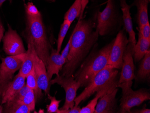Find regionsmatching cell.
<instances>
[{
    "label": "cell",
    "mask_w": 150,
    "mask_h": 113,
    "mask_svg": "<svg viewBox=\"0 0 150 113\" xmlns=\"http://www.w3.org/2000/svg\"><path fill=\"white\" fill-rule=\"evenodd\" d=\"M26 39L32 42L37 55L47 65L52 46L47 38L42 16L38 18L27 17Z\"/></svg>",
    "instance_id": "3957f363"
},
{
    "label": "cell",
    "mask_w": 150,
    "mask_h": 113,
    "mask_svg": "<svg viewBox=\"0 0 150 113\" xmlns=\"http://www.w3.org/2000/svg\"><path fill=\"white\" fill-rule=\"evenodd\" d=\"M98 36L96 15L93 18H79L72 32L69 52L61 75L65 77L73 76L92 49L96 45Z\"/></svg>",
    "instance_id": "6da1fadb"
},
{
    "label": "cell",
    "mask_w": 150,
    "mask_h": 113,
    "mask_svg": "<svg viewBox=\"0 0 150 113\" xmlns=\"http://www.w3.org/2000/svg\"><path fill=\"white\" fill-rule=\"evenodd\" d=\"M96 29L99 35L106 36L113 31L117 23L118 15L114 0H108L105 9L97 12Z\"/></svg>",
    "instance_id": "8992f818"
},
{
    "label": "cell",
    "mask_w": 150,
    "mask_h": 113,
    "mask_svg": "<svg viewBox=\"0 0 150 113\" xmlns=\"http://www.w3.org/2000/svg\"><path fill=\"white\" fill-rule=\"evenodd\" d=\"M150 0H134L132 6L137 8V22L139 28L149 22L148 6Z\"/></svg>",
    "instance_id": "ffe728a7"
},
{
    "label": "cell",
    "mask_w": 150,
    "mask_h": 113,
    "mask_svg": "<svg viewBox=\"0 0 150 113\" xmlns=\"http://www.w3.org/2000/svg\"><path fill=\"white\" fill-rule=\"evenodd\" d=\"M121 11L123 13L122 18L124 24V29L129 34V43L134 45L136 43V33L133 28V22L130 14V6L127 4L126 0H120Z\"/></svg>",
    "instance_id": "9a60e30c"
},
{
    "label": "cell",
    "mask_w": 150,
    "mask_h": 113,
    "mask_svg": "<svg viewBox=\"0 0 150 113\" xmlns=\"http://www.w3.org/2000/svg\"><path fill=\"white\" fill-rule=\"evenodd\" d=\"M134 45L129 43L123 57V65L121 68L120 77L118 80V84L135 79V67L134 65Z\"/></svg>",
    "instance_id": "8fae6325"
},
{
    "label": "cell",
    "mask_w": 150,
    "mask_h": 113,
    "mask_svg": "<svg viewBox=\"0 0 150 113\" xmlns=\"http://www.w3.org/2000/svg\"><path fill=\"white\" fill-rule=\"evenodd\" d=\"M5 113H30V109L22 101L19 99H12L11 101L6 103Z\"/></svg>",
    "instance_id": "603a6c76"
},
{
    "label": "cell",
    "mask_w": 150,
    "mask_h": 113,
    "mask_svg": "<svg viewBox=\"0 0 150 113\" xmlns=\"http://www.w3.org/2000/svg\"><path fill=\"white\" fill-rule=\"evenodd\" d=\"M51 85L58 84L64 89L66 93L65 102L61 109L67 110L73 107L75 105V99L76 97L77 91L80 87V85L75 80L73 76L65 77L61 75L50 80Z\"/></svg>",
    "instance_id": "9c48e42d"
},
{
    "label": "cell",
    "mask_w": 150,
    "mask_h": 113,
    "mask_svg": "<svg viewBox=\"0 0 150 113\" xmlns=\"http://www.w3.org/2000/svg\"><path fill=\"white\" fill-rule=\"evenodd\" d=\"M133 81L126 82L118 85V87L122 89V97L120 99L119 113H131L135 106H139L142 103L150 99L149 90L141 88L134 91L131 88Z\"/></svg>",
    "instance_id": "5b68a950"
},
{
    "label": "cell",
    "mask_w": 150,
    "mask_h": 113,
    "mask_svg": "<svg viewBox=\"0 0 150 113\" xmlns=\"http://www.w3.org/2000/svg\"><path fill=\"white\" fill-rule=\"evenodd\" d=\"M129 43V40L124 30H120L114 39L107 65L114 69H121L123 62L124 54Z\"/></svg>",
    "instance_id": "ba28073f"
},
{
    "label": "cell",
    "mask_w": 150,
    "mask_h": 113,
    "mask_svg": "<svg viewBox=\"0 0 150 113\" xmlns=\"http://www.w3.org/2000/svg\"><path fill=\"white\" fill-rule=\"evenodd\" d=\"M29 1H30V0H29Z\"/></svg>",
    "instance_id": "74e56055"
},
{
    "label": "cell",
    "mask_w": 150,
    "mask_h": 113,
    "mask_svg": "<svg viewBox=\"0 0 150 113\" xmlns=\"http://www.w3.org/2000/svg\"><path fill=\"white\" fill-rule=\"evenodd\" d=\"M3 50L9 56L18 55L25 53L26 50L22 40L16 30L8 26V30L3 36Z\"/></svg>",
    "instance_id": "30bf717a"
},
{
    "label": "cell",
    "mask_w": 150,
    "mask_h": 113,
    "mask_svg": "<svg viewBox=\"0 0 150 113\" xmlns=\"http://www.w3.org/2000/svg\"><path fill=\"white\" fill-rule=\"evenodd\" d=\"M47 95L50 103L49 104L46 105L47 113H60V109H59V108L61 100H57L54 96L52 97L50 94H47Z\"/></svg>",
    "instance_id": "4316f807"
},
{
    "label": "cell",
    "mask_w": 150,
    "mask_h": 113,
    "mask_svg": "<svg viewBox=\"0 0 150 113\" xmlns=\"http://www.w3.org/2000/svg\"><path fill=\"white\" fill-rule=\"evenodd\" d=\"M72 37V34L71 35L69 39V41L67 42L66 45L64 50H62V52H61V54L62 57L65 60L66 62L67 60V56H68L69 52L70 49Z\"/></svg>",
    "instance_id": "4dcf8cb0"
},
{
    "label": "cell",
    "mask_w": 150,
    "mask_h": 113,
    "mask_svg": "<svg viewBox=\"0 0 150 113\" xmlns=\"http://www.w3.org/2000/svg\"><path fill=\"white\" fill-rule=\"evenodd\" d=\"M27 17L31 18H38L41 16V14L36 6L32 2H28L25 5Z\"/></svg>",
    "instance_id": "83f0119b"
},
{
    "label": "cell",
    "mask_w": 150,
    "mask_h": 113,
    "mask_svg": "<svg viewBox=\"0 0 150 113\" xmlns=\"http://www.w3.org/2000/svg\"><path fill=\"white\" fill-rule=\"evenodd\" d=\"M136 81L139 82H150V50H149L141 61L137 75L135 77Z\"/></svg>",
    "instance_id": "44dd1931"
},
{
    "label": "cell",
    "mask_w": 150,
    "mask_h": 113,
    "mask_svg": "<svg viewBox=\"0 0 150 113\" xmlns=\"http://www.w3.org/2000/svg\"><path fill=\"white\" fill-rule=\"evenodd\" d=\"M81 108L80 106L74 105L73 107L67 110H61L60 109V113H80Z\"/></svg>",
    "instance_id": "1f68e13d"
},
{
    "label": "cell",
    "mask_w": 150,
    "mask_h": 113,
    "mask_svg": "<svg viewBox=\"0 0 150 113\" xmlns=\"http://www.w3.org/2000/svg\"><path fill=\"white\" fill-rule=\"evenodd\" d=\"M88 1V0H75L72 6L65 14L64 19L69 21L72 23L75 18L79 17L82 18Z\"/></svg>",
    "instance_id": "d6986e66"
},
{
    "label": "cell",
    "mask_w": 150,
    "mask_h": 113,
    "mask_svg": "<svg viewBox=\"0 0 150 113\" xmlns=\"http://www.w3.org/2000/svg\"><path fill=\"white\" fill-rule=\"evenodd\" d=\"M114 39L101 49H93L73 75L80 87H86L95 75L106 67Z\"/></svg>",
    "instance_id": "7a4b0ae2"
},
{
    "label": "cell",
    "mask_w": 150,
    "mask_h": 113,
    "mask_svg": "<svg viewBox=\"0 0 150 113\" xmlns=\"http://www.w3.org/2000/svg\"><path fill=\"white\" fill-rule=\"evenodd\" d=\"M26 85L30 89H32L34 92L36 99L40 98L42 96L43 94L42 90L39 87L35 75V69L34 67L31 70L29 74L26 77Z\"/></svg>",
    "instance_id": "cb8c5ba5"
},
{
    "label": "cell",
    "mask_w": 150,
    "mask_h": 113,
    "mask_svg": "<svg viewBox=\"0 0 150 113\" xmlns=\"http://www.w3.org/2000/svg\"><path fill=\"white\" fill-rule=\"evenodd\" d=\"M3 107L2 105H0V113H2L3 112Z\"/></svg>",
    "instance_id": "d590c367"
},
{
    "label": "cell",
    "mask_w": 150,
    "mask_h": 113,
    "mask_svg": "<svg viewBox=\"0 0 150 113\" xmlns=\"http://www.w3.org/2000/svg\"><path fill=\"white\" fill-rule=\"evenodd\" d=\"M138 42L135 45L134 48V54L135 61L138 62L141 60L146 52L150 50V41L144 38L139 31Z\"/></svg>",
    "instance_id": "7402d4cb"
},
{
    "label": "cell",
    "mask_w": 150,
    "mask_h": 113,
    "mask_svg": "<svg viewBox=\"0 0 150 113\" xmlns=\"http://www.w3.org/2000/svg\"><path fill=\"white\" fill-rule=\"evenodd\" d=\"M118 80L109 84L108 86H106V87H104L103 89L98 91L95 97L91 100L86 106L81 108L80 113H94L95 107L97 104L98 99L103 95L107 94V93L112 91L118 87Z\"/></svg>",
    "instance_id": "ac0fdd59"
},
{
    "label": "cell",
    "mask_w": 150,
    "mask_h": 113,
    "mask_svg": "<svg viewBox=\"0 0 150 113\" xmlns=\"http://www.w3.org/2000/svg\"><path fill=\"white\" fill-rule=\"evenodd\" d=\"M92 1H94V0H91Z\"/></svg>",
    "instance_id": "8d00e7d4"
},
{
    "label": "cell",
    "mask_w": 150,
    "mask_h": 113,
    "mask_svg": "<svg viewBox=\"0 0 150 113\" xmlns=\"http://www.w3.org/2000/svg\"><path fill=\"white\" fill-rule=\"evenodd\" d=\"M66 62L65 60L57 50L52 48L46 66L47 75L50 80H51L54 75H59V72L62 70Z\"/></svg>",
    "instance_id": "5bb4252c"
},
{
    "label": "cell",
    "mask_w": 150,
    "mask_h": 113,
    "mask_svg": "<svg viewBox=\"0 0 150 113\" xmlns=\"http://www.w3.org/2000/svg\"><path fill=\"white\" fill-rule=\"evenodd\" d=\"M71 23H72L69 21L64 19V22L63 23L62 25H61L59 33L58 36L57 43V50L59 53L60 52L64 39L66 36L67 33L69 31V28L70 27Z\"/></svg>",
    "instance_id": "d4e9b609"
},
{
    "label": "cell",
    "mask_w": 150,
    "mask_h": 113,
    "mask_svg": "<svg viewBox=\"0 0 150 113\" xmlns=\"http://www.w3.org/2000/svg\"><path fill=\"white\" fill-rule=\"evenodd\" d=\"M7 1V0H0V7H1V6H2L3 3H4L5 1ZM8 1H10V3L11 2L12 0H8Z\"/></svg>",
    "instance_id": "e575fe53"
},
{
    "label": "cell",
    "mask_w": 150,
    "mask_h": 113,
    "mask_svg": "<svg viewBox=\"0 0 150 113\" xmlns=\"http://www.w3.org/2000/svg\"><path fill=\"white\" fill-rule=\"evenodd\" d=\"M138 31H139L144 38L150 41V26L149 22L139 28Z\"/></svg>",
    "instance_id": "f1b7e54d"
},
{
    "label": "cell",
    "mask_w": 150,
    "mask_h": 113,
    "mask_svg": "<svg viewBox=\"0 0 150 113\" xmlns=\"http://www.w3.org/2000/svg\"><path fill=\"white\" fill-rule=\"evenodd\" d=\"M25 79L26 77L18 72L13 81L8 85L3 92L2 104L11 101L20 89L25 85Z\"/></svg>",
    "instance_id": "2e32d148"
},
{
    "label": "cell",
    "mask_w": 150,
    "mask_h": 113,
    "mask_svg": "<svg viewBox=\"0 0 150 113\" xmlns=\"http://www.w3.org/2000/svg\"><path fill=\"white\" fill-rule=\"evenodd\" d=\"M29 90H30V88L25 84V85L23 86L21 89H20V91L18 92L13 97V99H19L20 101H22L23 97H25L27 93L28 92Z\"/></svg>",
    "instance_id": "f546056e"
},
{
    "label": "cell",
    "mask_w": 150,
    "mask_h": 113,
    "mask_svg": "<svg viewBox=\"0 0 150 113\" xmlns=\"http://www.w3.org/2000/svg\"><path fill=\"white\" fill-rule=\"evenodd\" d=\"M4 28L1 23V21H0V43L1 42V40L3 38L4 36Z\"/></svg>",
    "instance_id": "836d02e7"
},
{
    "label": "cell",
    "mask_w": 150,
    "mask_h": 113,
    "mask_svg": "<svg viewBox=\"0 0 150 113\" xmlns=\"http://www.w3.org/2000/svg\"><path fill=\"white\" fill-rule=\"evenodd\" d=\"M22 101L30 109L31 112L35 110L36 98L34 92L33 90L30 89Z\"/></svg>",
    "instance_id": "484cf974"
},
{
    "label": "cell",
    "mask_w": 150,
    "mask_h": 113,
    "mask_svg": "<svg viewBox=\"0 0 150 113\" xmlns=\"http://www.w3.org/2000/svg\"><path fill=\"white\" fill-rule=\"evenodd\" d=\"M119 72L107 65L105 68L95 75L92 81L84 91L75 99V105L78 106L81 102L86 101L94 93L103 89L106 86L118 80L117 76Z\"/></svg>",
    "instance_id": "277c9868"
},
{
    "label": "cell",
    "mask_w": 150,
    "mask_h": 113,
    "mask_svg": "<svg viewBox=\"0 0 150 113\" xmlns=\"http://www.w3.org/2000/svg\"><path fill=\"white\" fill-rule=\"evenodd\" d=\"M25 53L1 59L0 65V92L2 90L4 92L5 87H8L7 83L11 80L14 74L20 70L24 60Z\"/></svg>",
    "instance_id": "52a82bcc"
},
{
    "label": "cell",
    "mask_w": 150,
    "mask_h": 113,
    "mask_svg": "<svg viewBox=\"0 0 150 113\" xmlns=\"http://www.w3.org/2000/svg\"><path fill=\"white\" fill-rule=\"evenodd\" d=\"M28 42V50L25 53V57L19 72L26 77L31 70L34 67L35 57L37 55L33 45L32 42L27 40Z\"/></svg>",
    "instance_id": "e0dca14e"
},
{
    "label": "cell",
    "mask_w": 150,
    "mask_h": 113,
    "mask_svg": "<svg viewBox=\"0 0 150 113\" xmlns=\"http://www.w3.org/2000/svg\"><path fill=\"white\" fill-rule=\"evenodd\" d=\"M146 105L144 106L141 109H137V110H131V113H150V109H149L146 108Z\"/></svg>",
    "instance_id": "d6a6232c"
},
{
    "label": "cell",
    "mask_w": 150,
    "mask_h": 113,
    "mask_svg": "<svg viewBox=\"0 0 150 113\" xmlns=\"http://www.w3.org/2000/svg\"><path fill=\"white\" fill-rule=\"evenodd\" d=\"M35 75L38 86L46 95L50 94L51 84L47 75L46 66L43 61L36 55L34 63Z\"/></svg>",
    "instance_id": "4fadbf2b"
},
{
    "label": "cell",
    "mask_w": 150,
    "mask_h": 113,
    "mask_svg": "<svg viewBox=\"0 0 150 113\" xmlns=\"http://www.w3.org/2000/svg\"><path fill=\"white\" fill-rule=\"evenodd\" d=\"M117 92L118 88L117 87L101 97L98 102L94 113H118L116 99Z\"/></svg>",
    "instance_id": "7c38bea8"
}]
</instances>
